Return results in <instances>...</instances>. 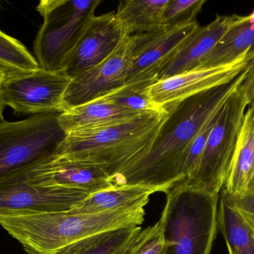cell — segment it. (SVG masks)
Wrapping results in <instances>:
<instances>
[{"label": "cell", "mask_w": 254, "mask_h": 254, "mask_svg": "<svg viewBox=\"0 0 254 254\" xmlns=\"http://www.w3.org/2000/svg\"><path fill=\"white\" fill-rule=\"evenodd\" d=\"M252 61L228 83L164 107L167 117L146 153L112 177L114 186H141L167 193L183 181L187 151L198 131L246 80Z\"/></svg>", "instance_id": "cell-1"}, {"label": "cell", "mask_w": 254, "mask_h": 254, "mask_svg": "<svg viewBox=\"0 0 254 254\" xmlns=\"http://www.w3.org/2000/svg\"><path fill=\"white\" fill-rule=\"evenodd\" d=\"M144 216V207L95 214H76L68 210L0 216V225L22 245L27 254H44L104 231L140 226Z\"/></svg>", "instance_id": "cell-2"}, {"label": "cell", "mask_w": 254, "mask_h": 254, "mask_svg": "<svg viewBox=\"0 0 254 254\" xmlns=\"http://www.w3.org/2000/svg\"><path fill=\"white\" fill-rule=\"evenodd\" d=\"M167 116L147 112L111 126L69 133L55 153L101 166L113 177L147 152Z\"/></svg>", "instance_id": "cell-3"}, {"label": "cell", "mask_w": 254, "mask_h": 254, "mask_svg": "<svg viewBox=\"0 0 254 254\" xmlns=\"http://www.w3.org/2000/svg\"><path fill=\"white\" fill-rule=\"evenodd\" d=\"M166 194L159 220L162 254H210L217 231L219 195L182 181Z\"/></svg>", "instance_id": "cell-4"}, {"label": "cell", "mask_w": 254, "mask_h": 254, "mask_svg": "<svg viewBox=\"0 0 254 254\" xmlns=\"http://www.w3.org/2000/svg\"><path fill=\"white\" fill-rule=\"evenodd\" d=\"M251 71L252 68L246 80L222 106L195 173L182 181L188 186L214 195H219L223 189L240 140L245 115L252 102Z\"/></svg>", "instance_id": "cell-5"}, {"label": "cell", "mask_w": 254, "mask_h": 254, "mask_svg": "<svg viewBox=\"0 0 254 254\" xmlns=\"http://www.w3.org/2000/svg\"><path fill=\"white\" fill-rule=\"evenodd\" d=\"M101 0H43L37 7L43 17L34 51L39 67L64 71Z\"/></svg>", "instance_id": "cell-6"}, {"label": "cell", "mask_w": 254, "mask_h": 254, "mask_svg": "<svg viewBox=\"0 0 254 254\" xmlns=\"http://www.w3.org/2000/svg\"><path fill=\"white\" fill-rule=\"evenodd\" d=\"M60 113L0 123V177L56 152L67 136L60 125Z\"/></svg>", "instance_id": "cell-7"}, {"label": "cell", "mask_w": 254, "mask_h": 254, "mask_svg": "<svg viewBox=\"0 0 254 254\" xmlns=\"http://www.w3.org/2000/svg\"><path fill=\"white\" fill-rule=\"evenodd\" d=\"M89 195L79 189L34 184L18 169L0 177V216L68 211Z\"/></svg>", "instance_id": "cell-8"}, {"label": "cell", "mask_w": 254, "mask_h": 254, "mask_svg": "<svg viewBox=\"0 0 254 254\" xmlns=\"http://www.w3.org/2000/svg\"><path fill=\"white\" fill-rule=\"evenodd\" d=\"M71 79L65 71L39 68L28 73H10L0 83L4 105L23 115L63 113V98Z\"/></svg>", "instance_id": "cell-9"}, {"label": "cell", "mask_w": 254, "mask_h": 254, "mask_svg": "<svg viewBox=\"0 0 254 254\" xmlns=\"http://www.w3.org/2000/svg\"><path fill=\"white\" fill-rule=\"evenodd\" d=\"M34 184L86 191L91 194L114 186L112 177L101 166L46 155L19 168Z\"/></svg>", "instance_id": "cell-10"}, {"label": "cell", "mask_w": 254, "mask_h": 254, "mask_svg": "<svg viewBox=\"0 0 254 254\" xmlns=\"http://www.w3.org/2000/svg\"><path fill=\"white\" fill-rule=\"evenodd\" d=\"M199 26L197 21L155 32L130 36L127 82L158 77L161 69Z\"/></svg>", "instance_id": "cell-11"}, {"label": "cell", "mask_w": 254, "mask_h": 254, "mask_svg": "<svg viewBox=\"0 0 254 254\" xmlns=\"http://www.w3.org/2000/svg\"><path fill=\"white\" fill-rule=\"evenodd\" d=\"M130 36L116 13L94 16L64 71L71 79L84 73L110 58Z\"/></svg>", "instance_id": "cell-12"}, {"label": "cell", "mask_w": 254, "mask_h": 254, "mask_svg": "<svg viewBox=\"0 0 254 254\" xmlns=\"http://www.w3.org/2000/svg\"><path fill=\"white\" fill-rule=\"evenodd\" d=\"M130 37L110 58L72 78L63 98L64 112L98 99L127 82Z\"/></svg>", "instance_id": "cell-13"}, {"label": "cell", "mask_w": 254, "mask_h": 254, "mask_svg": "<svg viewBox=\"0 0 254 254\" xmlns=\"http://www.w3.org/2000/svg\"><path fill=\"white\" fill-rule=\"evenodd\" d=\"M254 58V52L228 65L195 69L158 80L149 89L152 101L164 109L166 106L228 83L239 76Z\"/></svg>", "instance_id": "cell-14"}, {"label": "cell", "mask_w": 254, "mask_h": 254, "mask_svg": "<svg viewBox=\"0 0 254 254\" xmlns=\"http://www.w3.org/2000/svg\"><path fill=\"white\" fill-rule=\"evenodd\" d=\"M243 18V16L236 14L217 15L208 25L198 27L161 69L158 80L198 68L222 36Z\"/></svg>", "instance_id": "cell-15"}, {"label": "cell", "mask_w": 254, "mask_h": 254, "mask_svg": "<svg viewBox=\"0 0 254 254\" xmlns=\"http://www.w3.org/2000/svg\"><path fill=\"white\" fill-rule=\"evenodd\" d=\"M143 113L98 98L60 113L59 122L65 132L69 134L111 126Z\"/></svg>", "instance_id": "cell-16"}, {"label": "cell", "mask_w": 254, "mask_h": 254, "mask_svg": "<svg viewBox=\"0 0 254 254\" xmlns=\"http://www.w3.org/2000/svg\"><path fill=\"white\" fill-rule=\"evenodd\" d=\"M155 192V189L141 186H112L91 194L69 211L76 214H95L144 207Z\"/></svg>", "instance_id": "cell-17"}, {"label": "cell", "mask_w": 254, "mask_h": 254, "mask_svg": "<svg viewBox=\"0 0 254 254\" xmlns=\"http://www.w3.org/2000/svg\"><path fill=\"white\" fill-rule=\"evenodd\" d=\"M254 175V111L249 105L222 192L230 196L244 194Z\"/></svg>", "instance_id": "cell-18"}, {"label": "cell", "mask_w": 254, "mask_h": 254, "mask_svg": "<svg viewBox=\"0 0 254 254\" xmlns=\"http://www.w3.org/2000/svg\"><path fill=\"white\" fill-rule=\"evenodd\" d=\"M254 52V24L243 16L219 40L198 68L221 67L238 61Z\"/></svg>", "instance_id": "cell-19"}, {"label": "cell", "mask_w": 254, "mask_h": 254, "mask_svg": "<svg viewBox=\"0 0 254 254\" xmlns=\"http://www.w3.org/2000/svg\"><path fill=\"white\" fill-rule=\"evenodd\" d=\"M141 231L140 226L104 231L44 254H127Z\"/></svg>", "instance_id": "cell-20"}, {"label": "cell", "mask_w": 254, "mask_h": 254, "mask_svg": "<svg viewBox=\"0 0 254 254\" xmlns=\"http://www.w3.org/2000/svg\"><path fill=\"white\" fill-rule=\"evenodd\" d=\"M169 0L121 1L116 14L129 35L155 32L165 28L164 10Z\"/></svg>", "instance_id": "cell-21"}, {"label": "cell", "mask_w": 254, "mask_h": 254, "mask_svg": "<svg viewBox=\"0 0 254 254\" xmlns=\"http://www.w3.org/2000/svg\"><path fill=\"white\" fill-rule=\"evenodd\" d=\"M218 210V226L229 254H254V234L249 222L222 192Z\"/></svg>", "instance_id": "cell-22"}, {"label": "cell", "mask_w": 254, "mask_h": 254, "mask_svg": "<svg viewBox=\"0 0 254 254\" xmlns=\"http://www.w3.org/2000/svg\"><path fill=\"white\" fill-rule=\"evenodd\" d=\"M158 81V77H155L126 82L120 87L100 98L141 113L166 112L164 109L158 107L151 97L150 86Z\"/></svg>", "instance_id": "cell-23"}, {"label": "cell", "mask_w": 254, "mask_h": 254, "mask_svg": "<svg viewBox=\"0 0 254 254\" xmlns=\"http://www.w3.org/2000/svg\"><path fill=\"white\" fill-rule=\"evenodd\" d=\"M0 65L11 73H28L40 68L35 57L19 40L0 30Z\"/></svg>", "instance_id": "cell-24"}, {"label": "cell", "mask_w": 254, "mask_h": 254, "mask_svg": "<svg viewBox=\"0 0 254 254\" xmlns=\"http://www.w3.org/2000/svg\"><path fill=\"white\" fill-rule=\"evenodd\" d=\"M205 2V0H169L163 16L164 26L172 28L197 22Z\"/></svg>", "instance_id": "cell-25"}, {"label": "cell", "mask_w": 254, "mask_h": 254, "mask_svg": "<svg viewBox=\"0 0 254 254\" xmlns=\"http://www.w3.org/2000/svg\"><path fill=\"white\" fill-rule=\"evenodd\" d=\"M222 106L206 122L191 142L185 155L183 171H182L183 181L192 177V174L195 173L205 149L209 136L219 119Z\"/></svg>", "instance_id": "cell-26"}, {"label": "cell", "mask_w": 254, "mask_h": 254, "mask_svg": "<svg viewBox=\"0 0 254 254\" xmlns=\"http://www.w3.org/2000/svg\"><path fill=\"white\" fill-rule=\"evenodd\" d=\"M163 242L159 221L138 234L127 254H162Z\"/></svg>", "instance_id": "cell-27"}, {"label": "cell", "mask_w": 254, "mask_h": 254, "mask_svg": "<svg viewBox=\"0 0 254 254\" xmlns=\"http://www.w3.org/2000/svg\"><path fill=\"white\" fill-rule=\"evenodd\" d=\"M226 196L228 197L231 204L243 214L254 218V193L246 192L242 195H234V196L226 195Z\"/></svg>", "instance_id": "cell-28"}, {"label": "cell", "mask_w": 254, "mask_h": 254, "mask_svg": "<svg viewBox=\"0 0 254 254\" xmlns=\"http://www.w3.org/2000/svg\"><path fill=\"white\" fill-rule=\"evenodd\" d=\"M251 82H252V102L250 107L254 111V59L252 64V71H251Z\"/></svg>", "instance_id": "cell-29"}, {"label": "cell", "mask_w": 254, "mask_h": 254, "mask_svg": "<svg viewBox=\"0 0 254 254\" xmlns=\"http://www.w3.org/2000/svg\"><path fill=\"white\" fill-rule=\"evenodd\" d=\"M10 73H11L10 70H7L3 66L0 65V83H1L4 80V79L7 77V75L10 74Z\"/></svg>", "instance_id": "cell-30"}, {"label": "cell", "mask_w": 254, "mask_h": 254, "mask_svg": "<svg viewBox=\"0 0 254 254\" xmlns=\"http://www.w3.org/2000/svg\"><path fill=\"white\" fill-rule=\"evenodd\" d=\"M4 107H5V105H4L2 97H1V91H0V123L4 121V116H3Z\"/></svg>", "instance_id": "cell-31"}, {"label": "cell", "mask_w": 254, "mask_h": 254, "mask_svg": "<svg viewBox=\"0 0 254 254\" xmlns=\"http://www.w3.org/2000/svg\"><path fill=\"white\" fill-rule=\"evenodd\" d=\"M254 193V175L252 177V180L249 183V186H248L247 191L245 193Z\"/></svg>", "instance_id": "cell-32"}, {"label": "cell", "mask_w": 254, "mask_h": 254, "mask_svg": "<svg viewBox=\"0 0 254 254\" xmlns=\"http://www.w3.org/2000/svg\"><path fill=\"white\" fill-rule=\"evenodd\" d=\"M242 214H243V213H242ZM243 215V216H244V217L246 218V220H247V222H249V225H250L251 227H252V229H253L254 234V218L251 217V216H246V215L244 214Z\"/></svg>", "instance_id": "cell-33"}]
</instances>
